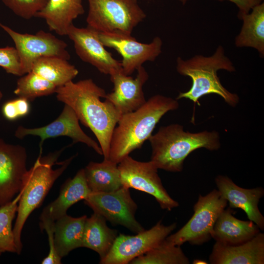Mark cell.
Instances as JSON below:
<instances>
[{
    "label": "cell",
    "mask_w": 264,
    "mask_h": 264,
    "mask_svg": "<svg viewBox=\"0 0 264 264\" xmlns=\"http://www.w3.org/2000/svg\"><path fill=\"white\" fill-rule=\"evenodd\" d=\"M184 4L188 0H179ZM220 1L224 0H219ZM235 3L238 7L239 12L238 17L243 14L249 13L250 9L255 6L262 3L263 0H228Z\"/></svg>",
    "instance_id": "d6a6232c"
},
{
    "label": "cell",
    "mask_w": 264,
    "mask_h": 264,
    "mask_svg": "<svg viewBox=\"0 0 264 264\" xmlns=\"http://www.w3.org/2000/svg\"><path fill=\"white\" fill-rule=\"evenodd\" d=\"M233 213L231 208H225L217 219L211 233V238L216 242L228 245L241 244L260 232L253 221L240 220Z\"/></svg>",
    "instance_id": "ffe728a7"
},
{
    "label": "cell",
    "mask_w": 264,
    "mask_h": 264,
    "mask_svg": "<svg viewBox=\"0 0 264 264\" xmlns=\"http://www.w3.org/2000/svg\"><path fill=\"white\" fill-rule=\"evenodd\" d=\"M131 264H189V259L180 246L175 245L165 239L158 245L133 260Z\"/></svg>",
    "instance_id": "4316f807"
},
{
    "label": "cell",
    "mask_w": 264,
    "mask_h": 264,
    "mask_svg": "<svg viewBox=\"0 0 264 264\" xmlns=\"http://www.w3.org/2000/svg\"><path fill=\"white\" fill-rule=\"evenodd\" d=\"M17 16L26 20L35 17L45 5L47 0H1Z\"/></svg>",
    "instance_id": "f546056e"
},
{
    "label": "cell",
    "mask_w": 264,
    "mask_h": 264,
    "mask_svg": "<svg viewBox=\"0 0 264 264\" xmlns=\"http://www.w3.org/2000/svg\"><path fill=\"white\" fill-rule=\"evenodd\" d=\"M87 218L86 215L73 218L66 214L55 221L54 245L56 252L61 259L71 251L82 247Z\"/></svg>",
    "instance_id": "7402d4cb"
},
{
    "label": "cell",
    "mask_w": 264,
    "mask_h": 264,
    "mask_svg": "<svg viewBox=\"0 0 264 264\" xmlns=\"http://www.w3.org/2000/svg\"><path fill=\"white\" fill-rule=\"evenodd\" d=\"M54 223L55 222L49 221L40 223V226L42 231L45 230L47 233L49 247L48 254L42 261V264H61V258L58 255L54 245Z\"/></svg>",
    "instance_id": "1f68e13d"
},
{
    "label": "cell",
    "mask_w": 264,
    "mask_h": 264,
    "mask_svg": "<svg viewBox=\"0 0 264 264\" xmlns=\"http://www.w3.org/2000/svg\"><path fill=\"white\" fill-rule=\"evenodd\" d=\"M97 32L103 44L115 49L122 57L123 73L131 75L147 61H154L161 52L162 42L155 37L149 44L142 43L132 35Z\"/></svg>",
    "instance_id": "7c38bea8"
},
{
    "label": "cell",
    "mask_w": 264,
    "mask_h": 264,
    "mask_svg": "<svg viewBox=\"0 0 264 264\" xmlns=\"http://www.w3.org/2000/svg\"><path fill=\"white\" fill-rule=\"evenodd\" d=\"M19 117L26 115L29 111V101L26 99L19 97L14 100Z\"/></svg>",
    "instance_id": "e575fe53"
},
{
    "label": "cell",
    "mask_w": 264,
    "mask_h": 264,
    "mask_svg": "<svg viewBox=\"0 0 264 264\" xmlns=\"http://www.w3.org/2000/svg\"><path fill=\"white\" fill-rule=\"evenodd\" d=\"M118 167L123 186L151 195L163 209L171 211L179 205L163 186L158 168L151 160L141 162L129 155L118 164Z\"/></svg>",
    "instance_id": "ba28073f"
},
{
    "label": "cell",
    "mask_w": 264,
    "mask_h": 264,
    "mask_svg": "<svg viewBox=\"0 0 264 264\" xmlns=\"http://www.w3.org/2000/svg\"><path fill=\"white\" fill-rule=\"evenodd\" d=\"M176 70L180 74L190 77L192 84L189 90L180 92L176 99H188L200 106L199 99L202 96L216 94L220 96L228 105L235 107L240 98L229 91L221 84L217 72L220 69L229 72L235 70L232 62L224 54L223 48L220 45L211 56L196 55L190 59L176 60Z\"/></svg>",
    "instance_id": "277c9868"
},
{
    "label": "cell",
    "mask_w": 264,
    "mask_h": 264,
    "mask_svg": "<svg viewBox=\"0 0 264 264\" xmlns=\"http://www.w3.org/2000/svg\"><path fill=\"white\" fill-rule=\"evenodd\" d=\"M21 196L20 192L11 201L0 206V256L6 252L17 253L12 221Z\"/></svg>",
    "instance_id": "f1b7e54d"
},
{
    "label": "cell",
    "mask_w": 264,
    "mask_h": 264,
    "mask_svg": "<svg viewBox=\"0 0 264 264\" xmlns=\"http://www.w3.org/2000/svg\"><path fill=\"white\" fill-rule=\"evenodd\" d=\"M26 160L24 147L6 143L0 137V206L21 191L27 171Z\"/></svg>",
    "instance_id": "9a60e30c"
},
{
    "label": "cell",
    "mask_w": 264,
    "mask_h": 264,
    "mask_svg": "<svg viewBox=\"0 0 264 264\" xmlns=\"http://www.w3.org/2000/svg\"><path fill=\"white\" fill-rule=\"evenodd\" d=\"M66 36L73 42L79 57L95 67L101 73L110 75L117 71H122L121 62L114 59L105 49L97 31L88 27H77L72 24Z\"/></svg>",
    "instance_id": "5bb4252c"
},
{
    "label": "cell",
    "mask_w": 264,
    "mask_h": 264,
    "mask_svg": "<svg viewBox=\"0 0 264 264\" xmlns=\"http://www.w3.org/2000/svg\"><path fill=\"white\" fill-rule=\"evenodd\" d=\"M178 107L176 99L157 94L137 110L121 115L111 135L109 159L118 164L140 148L163 116Z\"/></svg>",
    "instance_id": "7a4b0ae2"
},
{
    "label": "cell",
    "mask_w": 264,
    "mask_h": 264,
    "mask_svg": "<svg viewBox=\"0 0 264 264\" xmlns=\"http://www.w3.org/2000/svg\"><path fill=\"white\" fill-rule=\"evenodd\" d=\"M2 96H3V94H2V92L0 90V102L2 98Z\"/></svg>",
    "instance_id": "d590c367"
},
{
    "label": "cell",
    "mask_w": 264,
    "mask_h": 264,
    "mask_svg": "<svg viewBox=\"0 0 264 264\" xmlns=\"http://www.w3.org/2000/svg\"><path fill=\"white\" fill-rule=\"evenodd\" d=\"M209 262L212 264H264V234L260 232L248 241L236 245L216 242Z\"/></svg>",
    "instance_id": "ac0fdd59"
},
{
    "label": "cell",
    "mask_w": 264,
    "mask_h": 264,
    "mask_svg": "<svg viewBox=\"0 0 264 264\" xmlns=\"http://www.w3.org/2000/svg\"><path fill=\"white\" fill-rule=\"evenodd\" d=\"M0 26L15 44L24 75L31 71L33 64L40 58L54 56L67 60L70 58L67 44L50 33L41 30L34 34L21 33L1 23Z\"/></svg>",
    "instance_id": "30bf717a"
},
{
    "label": "cell",
    "mask_w": 264,
    "mask_h": 264,
    "mask_svg": "<svg viewBox=\"0 0 264 264\" xmlns=\"http://www.w3.org/2000/svg\"><path fill=\"white\" fill-rule=\"evenodd\" d=\"M0 66L8 73L19 76L24 75L20 58L16 47H0Z\"/></svg>",
    "instance_id": "4dcf8cb0"
},
{
    "label": "cell",
    "mask_w": 264,
    "mask_h": 264,
    "mask_svg": "<svg viewBox=\"0 0 264 264\" xmlns=\"http://www.w3.org/2000/svg\"><path fill=\"white\" fill-rule=\"evenodd\" d=\"M176 223L166 226L161 221L148 230L135 235L120 234L117 235L101 264H128L135 258L148 252L168 237L175 229Z\"/></svg>",
    "instance_id": "8fae6325"
},
{
    "label": "cell",
    "mask_w": 264,
    "mask_h": 264,
    "mask_svg": "<svg viewBox=\"0 0 264 264\" xmlns=\"http://www.w3.org/2000/svg\"><path fill=\"white\" fill-rule=\"evenodd\" d=\"M215 183L218 190L227 201L230 208L241 209L260 229H264V217L258 207L260 200L264 195L262 187L242 188L229 177L223 175L217 176Z\"/></svg>",
    "instance_id": "e0dca14e"
},
{
    "label": "cell",
    "mask_w": 264,
    "mask_h": 264,
    "mask_svg": "<svg viewBox=\"0 0 264 264\" xmlns=\"http://www.w3.org/2000/svg\"><path fill=\"white\" fill-rule=\"evenodd\" d=\"M136 70L135 78L124 74L122 71L110 75L114 88L105 99L111 103L121 115L137 110L147 101L143 87L149 78L148 73L143 66Z\"/></svg>",
    "instance_id": "2e32d148"
},
{
    "label": "cell",
    "mask_w": 264,
    "mask_h": 264,
    "mask_svg": "<svg viewBox=\"0 0 264 264\" xmlns=\"http://www.w3.org/2000/svg\"><path fill=\"white\" fill-rule=\"evenodd\" d=\"M84 202L113 224L121 225L135 233L145 230L135 218L137 206L129 188L122 186L110 192L91 193Z\"/></svg>",
    "instance_id": "9c48e42d"
},
{
    "label": "cell",
    "mask_w": 264,
    "mask_h": 264,
    "mask_svg": "<svg viewBox=\"0 0 264 264\" xmlns=\"http://www.w3.org/2000/svg\"><path fill=\"white\" fill-rule=\"evenodd\" d=\"M84 13L82 0H47L35 17L44 19L50 31L64 36L73 21Z\"/></svg>",
    "instance_id": "44dd1931"
},
{
    "label": "cell",
    "mask_w": 264,
    "mask_h": 264,
    "mask_svg": "<svg viewBox=\"0 0 264 264\" xmlns=\"http://www.w3.org/2000/svg\"><path fill=\"white\" fill-rule=\"evenodd\" d=\"M87 0V27L98 32L132 35L146 17L137 0Z\"/></svg>",
    "instance_id": "8992f818"
},
{
    "label": "cell",
    "mask_w": 264,
    "mask_h": 264,
    "mask_svg": "<svg viewBox=\"0 0 264 264\" xmlns=\"http://www.w3.org/2000/svg\"><path fill=\"white\" fill-rule=\"evenodd\" d=\"M227 203L217 189L205 196L199 195L193 207L194 214L191 218L178 231L165 239L178 246L186 242L194 245L206 242L211 238L216 221Z\"/></svg>",
    "instance_id": "52a82bcc"
},
{
    "label": "cell",
    "mask_w": 264,
    "mask_h": 264,
    "mask_svg": "<svg viewBox=\"0 0 264 264\" xmlns=\"http://www.w3.org/2000/svg\"><path fill=\"white\" fill-rule=\"evenodd\" d=\"M84 169L91 193L110 192L123 186L118 164L109 159L91 161Z\"/></svg>",
    "instance_id": "cb8c5ba5"
},
{
    "label": "cell",
    "mask_w": 264,
    "mask_h": 264,
    "mask_svg": "<svg viewBox=\"0 0 264 264\" xmlns=\"http://www.w3.org/2000/svg\"><path fill=\"white\" fill-rule=\"evenodd\" d=\"M148 140L152 148L151 161L158 169L171 172H181L185 159L195 150L216 151L221 145L218 132H191L179 124L161 127Z\"/></svg>",
    "instance_id": "3957f363"
},
{
    "label": "cell",
    "mask_w": 264,
    "mask_h": 264,
    "mask_svg": "<svg viewBox=\"0 0 264 264\" xmlns=\"http://www.w3.org/2000/svg\"><path fill=\"white\" fill-rule=\"evenodd\" d=\"M4 116L8 120H14L19 117L14 100L5 103L2 108Z\"/></svg>",
    "instance_id": "836d02e7"
},
{
    "label": "cell",
    "mask_w": 264,
    "mask_h": 264,
    "mask_svg": "<svg viewBox=\"0 0 264 264\" xmlns=\"http://www.w3.org/2000/svg\"><path fill=\"white\" fill-rule=\"evenodd\" d=\"M252 12L239 18L243 21L240 34L235 39L238 47H251L256 49L261 57L264 55V3L255 6Z\"/></svg>",
    "instance_id": "d4e9b609"
},
{
    "label": "cell",
    "mask_w": 264,
    "mask_h": 264,
    "mask_svg": "<svg viewBox=\"0 0 264 264\" xmlns=\"http://www.w3.org/2000/svg\"><path fill=\"white\" fill-rule=\"evenodd\" d=\"M79 120L73 109L65 104L59 116L51 123L42 127L27 128L19 126L15 136L22 139L31 135L40 137V153L42 145L46 139L58 136H67L72 139L73 143L81 142L92 148L97 154L103 155L100 146L82 130L79 123Z\"/></svg>",
    "instance_id": "4fadbf2b"
},
{
    "label": "cell",
    "mask_w": 264,
    "mask_h": 264,
    "mask_svg": "<svg viewBox=\"0 0 264 264\" xmlns=\"http://www.w3.org/2000/svg\"><path fill=\"white\" fill-rule=\"evenodd\" d=\"M68 60L54 56L38 59L33 64L31 71L48 80L57 88L72 81L79 71Z\"/></svg>",
    "instance_id": "484cf974"
},
{
    "label": "cell",
    "mask_w": 264,
    "mask_h": 264,
    "mask_svg": "<svg viewBox=\"0 0 264 264\" xmlns=\"http://www.w3.org/2000/svg\"><path fill=\"white\" fill-rule=\"evenodd\" d=\"M106 221L103 216L94 213L86 219L84 226L82 247L96 252L100 260L108 254L117 236V231L109 228Z\"/></svg>",
    "instance_id": "603a6c76"
},
{
    "label": "cell",
    "mask_w": 264,
    "mask_h": 264,
    "mask_svg": "<svg viewBox=\"0 0 264 264\" xmlns=\"http://www.w3.org/2000/svg\"><path fill=\"white\" fill-rule=\"evenodd\" d=\"M22 76L17 81L14 93L19 97L32 101L35 98L55 93L57 87L32 71Z\"/></svg>",
    "instance_id": "83f0119b"
},
{
    "label": "cell",
    "mask_w": 264,
    "mask_h": 264,
    "mask_svg": "<svg viewBox=\"0 0 264 264\" xmlns=\"http://www.w3.org/2000/svg\"><path fill=\"white\" fill-rule=\"evenodd\" d=\"M91 193L86 179L84 169L79 170L72 178L68 179L61 187L58 197L43 210L40 220L55 222L66 214L67 209Z\"/></svg>",
    "instance_id": "d6986e66"
},
{
    "label": "cell",
    "mask_w": 264,
    "mask_h": 264,
    "mask_svg": "<svg viewBox=\"0 0 264 264\" xmlns=\"http://www.w3.org/2000/svg\"><path fill=\"white\" fill-rule=\"evenodd\" d=\"M64 149L44 157H42L40 153L33 166L24 176L20 191L21 196L18 202L17 217L13 229L18 254L22 250L21 234L28 217L42 204L54 182L76 156L73 155L63 161L59 168L54 169L53 166Z\"/></svg>",
    "instance_id": "5b68a950"
},
{
    "label": "cell",
    "mask_w": 264,
    "mask_h": 264,
    "mask_svg": "<svg viewBox=\"0 0 264 264\" xmlns=\"http://www.w3.org/2000/svg\"><path fill=\"white\" fill-rule=\"evenodd\" d=\"M57 100L70 107L82 124L97 138L104 159H109L111 135L121 114L105 98L107 93L91 79L70 81L57 88Z\"/></svg>",
    "instance_id": "6da1fadb"
}]
</instances>
